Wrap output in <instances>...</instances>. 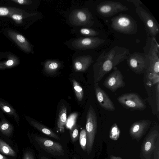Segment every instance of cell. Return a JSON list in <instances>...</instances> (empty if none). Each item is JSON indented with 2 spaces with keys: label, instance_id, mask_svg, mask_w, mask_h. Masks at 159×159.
<instances>
[{
  "label": "cell",
  "instance_id": "83f0119b",
  "mask_svg": "<svg viewBox=\"0 0 159 159\" xmlns=\"http://www.w3.org/2000/svg\"><path fill=\"white\" fill-rule=\"evenodd\" d=\"M129 2H130L134 4L136 7L140 6V5L143 4V3L139 0H126Z\"/></svg>",
  "mask_w": 159,
  "mask_h": 159
},
{
  "label": "cell",
  "instance_id": "277c9868",
  "mask_svg": "<svg viewBox=\"0 0 159 159\" xmlns=\"http://www.w3.org/2000/svg\"><path fill=\"white\" fill-rule=\"evenodd\" d=\"M98 126L97 117L95 111L92 106L88 111L86 116V130L87 133L86 151L90 154L92 150Z\"/></svg>",
  "mask_w": 159,
  "mask_h": 159
},
{
  "label": "cell",
  "instance_id": "6da1fadb",
  "mask_svg": "<svg viewBox=\"0 0 159 159\" xmlns=\"http://www.w3.org/2000/svg\"><path fill=\"white\" fill-rule=\"evenodd\" d=\"M130 54L128 49L119 46L114 47L107 52H103L93 66L94 83L100 81L107 74L126 59Z\"/></svg>",
  "mask_w": 159,
  "mask_h": 159
},
{
  "label": "cell",
  "instance_id": "836d02e7",
  "mask_svg": "<svg viewBox=\"0 0 159 159\" xmlns=\"http://www.w3.org/2000/svg\"><path fill=\"white\" fill-rule=\"evenodd\" d=\"M13 61L12 60H9L7 61L6 64L8 66L12 65L13 64Z\"/></svg>",
  "mask_w": 159,
  "mask_h": 159
},
{
  "label": "cell",
  "instance_id": "ba28073f",
  "mask_svg": "<svg viewBox=\"0 0 159 159\" xmlns=\"http://www.w3.org/2000/svg\"><path fill=\"white\" fill-rule=\"evenodd\" d=\"M129 8L120 2L106 1L99 4L96 7L98 13L102 16L108 17L119 12L127 11Z\"/></svg>",
  "mask_w": 159,
  "mask_h": 159
},
{
  "label": "cell",
  "instance_id": "ac0fdd59",
  "mask_svg": "<svg viewBox=\"0 0 159 159\" xmlns=\"http://www.w3.org/2000/svg\"><path fill=\"white\" fill-rule=\"evenodd\" d=\"M33 126L43 133L57 140H60L59 137L51 129L42 124L36 121L31 122Z\"/></svg>",
  "mask_w": 159,
  "mask_h": 159
},
{
  "label": "cell",
  "instance_id": "cb8c5ba5",
  "mask_svg": "<svg viewBox=\"0 0 159 159\" xmlns=\"http://www.w3.org/2000/svg\"><path fill=\"white\" fill-rule=\"evenodd\" d=\"M80 32L82 35L89 36H94L98 35L99 33L95 30L89 28H82Z\"/></svg>",
  "mask_w": 159,
  "mask_h": 159
},
{
  "label": "cell",
  "instance_id": "8fae6325",
  "mask_svg": "<svg viewBox=\"0 0 159 159\" xmlns=\"http://www.w3.org/2000/svg\"><path fill=\"white\" fill-rule=\"evenodd\" d=\"M71 15L70 19L74 25L89 27L94 23L93 17L88 9L75 10Z\"/></svg>",
  "mask_w": 159,
  "mask_h": 159
},
{
  "label": "cell",
  "instance_id": "52a82bcc",
  "mask_svg": "<svg viewBox=\"0 0 159 159\" xmlns=\"http://www.w3.org/2000/svg\"><path fill=\"white\" fill-rule=\"evenodd\" d=\"M135 11L144 24L148 35L155 38L159 33V25L155 18L141 6L136 7Z\"/></svg>",
  "mask_w": 159,
  "mask_h": 159
},
{
  "label": "cell",
  "instance_id": "f1b7e54d",
  "mask_svg": "<svg viewBox=\"0 0 159 159\" xmlns=\"http://www.w3.org/2000/svg\"><path fill=\"white\" fill-rule=\"evenodd\" d=\"M23 159H34V158L31 152H27L24 154Z\"/></svg>",
  "mask_w": 159,
  "mask_h": 159
},
{
  "label": "cell",
  "instance_id": "d6a6232c",
  "mask_svg": "<svg viewBox=\"0 0 159 159\" xmlns=\"http://www.w3.org/2000/svg\"><path fill=\"white\" fill-rule=\"evenodd\" d=\"M110 159H123L121 157L114 156L111 155L110 156Z\"/></svg>",
  "mask_w": 159,
  "mask_h": 159
},
{
  "label": "cell",
  "instance_id": "5bb4252c",
  "mask_svg": "<svg viewBox=\"0 0 159 159\" xmlns=\"http://www.w3.org/2000/svg\"><path fill=\"white\" fill-rule=\"evenodd\" d=\"M151 124L150 120L146 119L140 120L133 123L129 129L131 137L133 139L139 142L145 134Z\"/></svg>",
  "mask_w": 159,
  "mask_h": 159
},
{
  "label": "cell",
  "instance_id": "1f68e13d",
  "mask_svg": "<svg viewBox=\"0 0 159 159\" xmlns=\"http://www.w3.org/2000/svg\"><path fill=\"white\" fill-rule=\"evenodd\" d=\"M12 18L15 20H20L22 19V17L21 16L18 15H14L12 16Z\"/></svg>",
  "mask_w": 159,
  "mask_h": 159
},
{
  "label": "cell",
  "instance_id": "d4e9b609",
  "mask_svg": "<svg viewBox=\"0 0 159 159\" xmlns=\"http://www.w3.org/2000/svg\"><path fill=\"white\" fill-rule=\"evenodd\" d=\"M71 139L73 142H75L78 139L79 137V131L76 126L73 127L70 132Z\"/></svg>",
  "mask_w": 159,
  "mask_h": 159
},
{
  "label": "cell",
  "instance_id": "44dd1931",
  "mask_svg": "<svg viewBox=\"0 0 159 159\" xmlns=\"http://www.w3.org/2000/svg\"><path fill=\"white\" fill-rule=\"evenodd\" d=\"M72 82L73 89L77 99L79 101H82L84 96V91L82 88L79 83L75 79H72Z\"/></svg>",
  "mask_w": 159,
  "mask_h": 159
},
{
  "label": "cell",
  "instance_id": "7a4b0ae2",
  "mask_svg": "<svg viewBox=\"0 0 159 159\" xmlns=\"http://www.w3.org/2000/svg\"><path fill=\"white\" fill-rule=\"evenodd\" d=\"M146 45L144 47V53L147 54L149 64L146 71L149 79H154L155 83L159 82V46L155 38L147 36Z\"/></svg>",
  "mask_w": 159,
  "mask_h": 159
},
{
  "label": "cell",
  "instance_id": "e0dca14e",
  "mask_svg": "<svg viewBox=\"0 0 159 159\" xmlns=\"http://www.w3.org/2000/svg\"><path fill=\"white\" fill-rule=\"evenodd\" d=\"M67 121V107L62 103L59 110L57 125L58 130L61 132H64V128Z\"/></svg>",
  "mask_w": 159,
  "mask_h": 159
},
{
  "label": "cell",
  "instance_id": "74e56055",
  "mask_svg": "<svg viewBox=\"0 0 159 159\" xmlns=\"http://www.w3.org/2000/svg\"><path fill=\"white\" fill-rule=\"evenodd\" d=\"M41 159H48L47 158L44 157H42L41 158Z\"/></svg>",
  "mask_w": 159,
  "mask_h": 159
},
{
  "label": "cell",
  "instance_id": "8992f818",
  "mask_svg": "<svg viewBox=\"0 0 159 159\" xmlns=\"http://www.w3.org/2000/svg\"><path fill=\"white\" fill-rule=\"evenodd\" d=\"M117 100L124 107L132 110H143L146 108L144 101L136 93L123 94Z\"/></svg>",
  "mask_w": 159,
  "mask_h": 159
},
{
  "label": "cell",
  "instance_id": "d590c367",
  "mask_svg": "<svg viewBox=\"0 0 159 159\" xmlns=\"http://www.w3.org/2000/svg\"><path fill=\"white\" fill-rule=\"evenodd\" d=\"M0 159H8L7 157L0 154Z\"/></svg>",
  "mask_w": 159,
  "mask_h": 159
},
{
  "label": "cell",
  "instance_id": "4fadbf2b",
  "mask_svg": "<svg viewBox=\"0 0 159 159\" xmlns=\"http://www.w3.org/2000/svg\"><path fill=\"white\" fill-rule=\"evenodd\" d=\"M104 40L98 37L80 38L73 42V46L79 50H89L97 48L104 43Z\"/></svg>",
  "mask_w": 159,
  "mask_h": 159
},
{
  "label": "cell",
  "instance_id": "f546056e",
  "mask_svg": "<svg viewBox=\"0 0 159 159\" xmlns=\"http://www.w3.org/2000/svg\"><path fill=\"white\" fill-rule=\"evenodd\" d=\"M8 10L7 8L4 7L0 8V15H6L8 14Z\"/></svg>",
  "mask_w": 159,
  "mask_h": 159
},
{
  "label": "cell",
  "instance_id": "9c48e42d",
  "mask_svg": "<svg viewBox=\"0 0 159 159\" xmlns=\"http://www.w3.org/2000/svg\"><path fill=\"white\" fill-rule=\"evenodd\" d=\"M159 134L158 130L153 128L146 136L141 146V152L144 159H151Z\"/></svg>",
  "mask_w": 159,
  "mask_h": 159
},
{
  "label": "cell",
  "instance_id": "5b68a950",
  "mask_svg": "<svg viewBox=\"0 0 159 159\" xmlns=\"http://www.w3.org/2000/svg\"><path fill=\"white\" fill-rule=\"evenodd\" d=\"M126 60L129 67L135 73L141 74L146 71L149 62L147 54L135 52L130 54Z\"/></svg>",
  "mask_w": 159,
  "mask_h": 159
},
{
  "label": "cell",
  "instance_id": "603a6c76",
  "mask_svg": "<svg viewBox=\"0 0 159 159\" xmlns=\"http://www.w3.org/2000/svg\"><path fill=\"white\" fill-rule=\"evenodd\" d=\"M80 143L81 148L84 151L86 150L87 143V133L86 129L81 130L79 136Z\"/></svg>",
  "mask_w": 159,
  "mask_h": 159
},
{
  "label": "cell",
  "instance_id": "484cf974",
  "mask_svg": "<svg viewBox=\"0 0 159 159\" xmlns=\"http://www.w3.org/2000/svg\"><path fill=\"white\" fill-rule=\"evenodd\" d=\"M1 129L3 133L6 135L9 136L10 134V130H8L9 125L7 123H4L2 125L1 127Z\"/></svg>",
  "mask_w": 159,
  "mask_h": 159
},
{
  "label": "cell",
  "instance_id": "2e32d148",
  "mask_svg": "<svg viewBox=\"0 0 159 159\" xmlns=\"http://www.w3.org/2000/svg\"><path fill=\"white\" fill-rule=\"evenodd\" d=\"M93 61L92 57L89 55L83 56L78 58L74 61V70L76 72L85 71Z\"/></svg>",
  "mask_w": 159,
  "mask_h": 159
},
{
  "label": "cell",
  "instance_id": "4dcf8cb0",
  "mask_svg": "<svg viewBox=\"0 0 159 159\" xmlns=\"http://www.w3.org/2000/svg\"><path fill=\"white\" fill-rule=\"evenodd\" d=\"M16 38L21 43H23L25 41V39L22 35L19 34L17 36Z\"/></svg>",
  "mask_w": 159,
  "mask_h": 159
},
{
  "label": "cell",
  "instance_id": "7c38bea8",
  "mask_svg": "<svg viewBox=\"0 0 159 159\" xmlns=\"http://www.w3.org/2000/svg\"><path fill=\"white\" fill-rule=\"evenodd\" d=\"M35 140L44 150L54 156L63 155L64 150L59 143L45 138L36 136Z\"/></svg>",
  "mask_w": 159,
  "mask_h": 159
},
{
  "label": "cell",
  "instance_id": "7402d4cb",
  "mask_svg": "<svg viewBox=\"0 0 159 159\" xmlns=\"http://www.w3.org/2000/svg\"><path fill=\"white\" fill-rule=\"evenodd\" d=\"M120 135V130L117 124L114 123L111 126L109 134V137L111 139L113 140H117L119 138Z\"/></svg>",
  "mask_w": 159,
  "mask_h": 159
},
{
  "label": "cell",
  "instance_id": "e575fe53",
  "mask_svg": "<svg viewBox=\"0 0 159 159\" xmlns=\"http://www.w3.org/2000/svg\"><path fill=\"white\" fill-rule=\"evenodd\" d=\"M4 110L7 112H8L10 111V108L7 106H4L3 107Z\"/></svg>",
  "mask_w": 159,
  "mask_h": 159
},
{
  "label": "cell",
  "instance_id": "ffe728a7",
  "mask_svg": "<svg viewBox=\"0 0 159 159\" xmlns=\"http://www.w3.org/2000/svg\"><path fill=\"white\" fill-rule=\"evenodd\" d=\"M0 152L2 154L10 156H14L16 153L4 141L0 139Z\"/></svg>",
  "mask_w": 159,
  "mask_h": 159
},
{
  "label": "cell",
  "instance_id": "f35d334b",
  "mask_svg": "<svg viewBox=\"0 0 159 159\" xmlns=\"http://www.w3.org/2000/svg\"><path fill=\"white\" fill-rule=\"evenodd\" d=\"M73 159H77V158L76 157H74L73 158Z\"/></svg>",
  "mask_w": 159,
  "mask_h": 159
},
{
  "label": "cell",
  "instance_id": "3957f363",
  "mask_svg": "<svg viewBox=\"0 0 159 159\" xmlns=\"http://www.w3.org/2000/svg\"><path fill=\"white\" fill-rule=\"evenodd\" d=\"M111 27L115 31L126 35H131L138 31L137 24L130 16L121 13L112 18Z\"/></svg>",
  "mask_w": 159,
  "mask_h": 159
},
{
  "label": "cell",
  "instance_id": "d6986e66",
  "mask_svg": "<svg viewBox=\"0 0 159 159\" xmlns=\"http://www.w3.org/2000/svg\"><path fill=\"white\" fill-rule=\"evenodd\" d=\"M60 66V64L58 62L48 61L44 64V70L48 74H53L58 70Z\"/></svg>",
  "mask_w": 159,
  "mask_h": 159
},
{
  "label": "cell",
  "instance_id": "9a60e30c",
  "mask_svg": "<svg viewBox=\"0 0 159 159\" xmlns=\"http://www.w3.org/2000/svg\"><path fill=\"white\" fill-rule=\"evenodd\" d=\"M94 88L97 100L100 106L106 110L114 111L115 107L113 102L108 94L99 86L98 83H94Z\"/></svg>",
  "mask_w": 159,
  "mask_h": 159
},
{
  "label": "cell",
  "instance_id": "8d00e7d4",
  "mask_svg": "<svg viewBox=\"0 0 159 159\" xmlns=\"http://www.w3.org/2000/svg\"><path fill=\"white\" fill-rule=\"evenodd\" d=\"M20 4H22L24 2V0H19L17 1Z\"/></svg>",
  "mask_w": 159,
  "mask_h": 159
},
{
  "label": "cell",
  "instance_id": "30bf717a",
  "mask_svg": "<svg viewBox=\"0 0 159 159\" xmlns=\"http://www.w3.org/2000/svg\"><path fill=\"white\" fill-rule=\"evenodd\" d=\"M113 69V72L105 80L103 85L111 91L114 92L119 88L124 87L126 84L121 71L116 67Z\"/></svg>",
  "mask_w": 159,
  "mask_h": 159
},
{
  "label": "cell",
  "instance_id": "4316f807",
  "mask_svg": "<svg viewBox=\"0 0 159 159\" xmlns=\"http://www.w3.org/2000/svg\"><path fill=\"white\" fill-rule=\"evenodd\" d=\"M156 103L157 110L158 111H159V82L157 83L156 87Z\"/></svg>",
  "mask_w": 159,
  "mask_h": 159
}]
</instances>
